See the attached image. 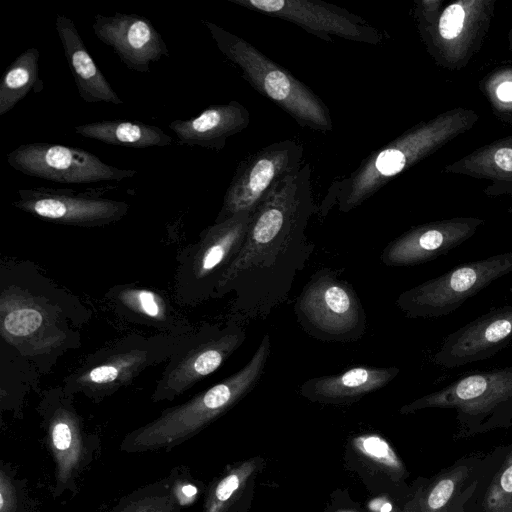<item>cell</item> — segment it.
Listing matches in <instances>:
<instances>
[{
  "label": "cell",
  "instance_id": "1",
  "mask_svg": "<svg viewBox=\"0 0 512 512\" xmlns=\"http://www.w3.org/2000/svg\"><path fill=\"white\" fill-rule=\"evenodd\" d=\"M314 211L311 168L304 162L252 212L242 249L215 291L213 299L233 294L232 318L264 320L287 301L315 248L306 234Z\"/></svg>",
  "mask_w": 512,
  "mask_h": 512
},
{
  "label": "cell",
  "instance_id": "2",
  "mask_svg": "<svg viewBox=\"0 0 512 512\" xmlns=\"http://www.w3.org/2000/svg\"><path fill=\"white\" fill-rule=\"evenodd\" d=\"M90 311L28 262H9L0 270L2 343L49 373L67 351L80 345L79 329Z\"/></svg>",
  "mask_w": 512,
  "mask_h": 512
},
{
  "label": "cell",
  "instance_id": "3",
  "mask_svg": "<svg viewBox=\"0 0 512 512\" xmlns=\"http://www.w3.org/2000/svg\"><path fill=\"white\" fill-rule=\"evenodd\" d=\"M271 353L265 333L250 360L237 372L186 402L163 410L152 421L128 432L120 451L143 453L171 450L216 420L251 392L260 381Z\"/></svg>",
  "mask_w": 512,
  "mask_h": 512
},
{
  "label": "cell",
  "instance_id": "4",
  "mask_svg": "<svg viewBox=\"0 0 512 512\" xmlns=\"http://www.w3.org/2000/svg\"><path fill=\"white\" fill-rule=\"evenodd\" d=\"M203 23L220 52L256 91L304 128L321 132L333 129L328 107L308 86L247 40L210 21Z\"/></svg>",
  "mask_w": 512,
  "mask_h": 512
},
{
  "label": "cell",
  "instance_id": "5",
  "mask_svg": "<svg viewBox=\"0 0 512 512\" xmlns=\"http://www.w3.org/2000/svg\"><path fill=\"white\" fill-rule=\"evenodd\" d=\"M183 337V336H182ZM182 337L127 335L92 354L64 379V392L100 402L131 384L146 369L166 362Z\"/></svg>",
  "mask_w": 512,
  "mask_h": 512
},
{
  "label": "cell",
  "instance_id": "6",
  "mask_svg": "<svg viewBox=\"0 0 512 512\" xmlns=\"http://www.w3.org/2000/svg\"><path fill=\"white\" fill-rule=\"evenodd\" d=\"M453 409L463 436L512 425V366L463 375L444 388L404 405L401 413Z\"/></svg>",
  "mask_w": 512,
  "mask_h": 512
},
{
  "label": "cell",
  "instance_id": "7",
  "mask_svg": "<svg viewBox=\"0 0 512 512\" xmlns=\"http://www.w3.org/2000/svg\"><path fill=\"white\" fill-rule=\"evenodd\" d=\"M252 212H241L215 222L185 248L178 257L174 295L185 306H196L214 298L225 272L244 244Z\"/></svg>",
  "mask_w": 512,
  "mask_h": 512
},
{
  "label": "cell",
  "instance_id": "8",
  "mask_svg": "<svg viewBox=\"0 0 512 512\" xmlns=\"http://www.w3.org/2000/svg\"><path fill=\"white\" fill-rule=\"evenodd\" d=\"M294 313L309 336L323 342H354L367 330L365 309L349 282L328 268L314 272L296 298Z\"/></svg>",
  "mask_w": 512,
  "mask_h": 512
},
{
  "label": "cell",
  "instance_id": "9",
  "mask_svg": "<svg viewBox=\"0 0 512 512\" xmlns=\"http://www.w3.org/2000/svg\"><path fill=\"white\" fill-rule=\"evenodd\" d=\"M243 324L204 323L178 342L151 395L153 403L173 401L220 368L245 342Z\"/></svg>",
  "mask_w": 512,
  "mask_h": 512
},
{
  "label": "cell",
  "instance_id": "10",
  "mask_svg": "<svg viewBox=\"0 0 512 512\" xmlns=\"http://www.w3.org/2000/svg\"><path fill=\"white\" fill-rule=\"evenodd\" d=\"M72 399L62 386L50 388L43 392L37 408L55 464L54 498L76 493L77 481L99 447L97 436L85 431Z\"/></svg>",
  "mask_w": 512,
  "mask_h": 512
},
{
  "label": "cell",
  "instance_id": "11",
  "mask_svg": "<svg viewBox=\"0 0 512 512\" xmlns=\"http://www.w3.org/2000/svg\"><path fill=\"white\" fill-rule=\"evenodd\" d=\"M512 272V251L467 262L403 291L397 307L408 318H439Z\"/></svg>",
  "mask_w": 512,
  "mask_h": 512
},
{
  "label": "cell",
  "instance_id": "12",
  "mask_svg": "<svg viewBox=\"0 0 512 512\" xmlns=\"http://www.w3.org/2000/svg\"><path fill=\"white\" fill-rule=\"evenodd\" d=\"M7 162L27 176L61 184L121 181L137 174L108 165L89 151L43 142L21 144L7 154Z\"/></svg>",
  "mask_w": 512,
  "mask_h": 512
},
{
  "label": "cell",
  "instance_id": "13",
  "mask_svg": "<svg viewBox=\"0 0 512 512\" xmlns=\"http://www.w3.org/2000/svg\"><path fill=\"white\" fill-rule=\"evenodd\" d=\"M303 146L294 140L271 143L242 160L226 190L215 222L253 212L271 189L301 166Z\"/></svg>",
  "mask_w": 512,
  "mask_h": 512
},
{
  "label": "cell",
  "instance_id": "14",
  "mask_svg": "<svg viewBox=\"0 0 512 512\" xmlns=\"http://www.w3.org/2000/svg\"><path fill=\"white\" fill-rule=\"evenodd\" d=\"M229 2L296 24L328 42L333 36L376 45L381 32L362 17L320 0H228Z\"/></svg>",
  "mask_w": 512,
  "mask_h": 512
},
{
  "label": "cell",
  "instance_id": "15",
  "mask_svg": "<svg viewBox=\"0 0 512 512\" xmlns=\"http://www.w3.org/2000/svg\"><path fill=\"white\" fill-rule=\"evenodd\" d=\"M13 205L38 218L79 227H100L126 216L129 204L69 189H19Z\"/></svg>",
  "mask_w": 512,
  "mask_h": 512
},
{
  "label": "cell",
  "instance_id": "16",
  "mask_svg": "<svg viewBox=\"0 0 512 512\" xmlns=\"http://www.w3.org/2000/svg\"><path fill=\"white\" fill-rule=\"evenodd\" d=\"M512 343V305L491 309L448 334L433 362L455 368L493 357Z\"/></svg>",
  "mask_w": 512,
  "mask_h": 512
},
{
  "label": "cell",
  "instance_id": "17",
  "mask_svg": "<svg viewBox=\"0 0 512 512\" xmlns=\"http://www.w3.org/2000/svg\"><path fill=\"white\" fill-rule=\"evenodd\" d=\"M92 29L97 38L109 46L130 70L149 73L150 65L170 52L153 23L138 14H96Z\"/></svg>",
  "mask_w": 512,
  "mask_h": 512
},
{
  "label": "cell",
  "instance_id": "18",
  "mask_svg": "<svg viewBox=\"0 0 512 512\" xmlns=\"http://www.w3.org/2000/svg\"><path fill=\"white\" fill-rule=\"evenodd\" d=\"M478 221L453 220L415 227L389 242L380 255L388 267H406L446 254L473 235Z\"/></svg>",
  "mask_w": 512,
  "mask_h": 512
},
{
  "label": "cell",
  "instance_id": "19",
  "mask_svg": "<svg viewBox=\"0 0 512 512\" xmlns=\"http://www.w3.org/2000/svg\"><path fill=\"white\" fill-rule=\"evenodd\" d=\"M105 299L118 317L159 334L182 337L194 328L163 292L153 288L118 284L106 292Z\"/></svg>",
  "mask_w": 512,
  "mask_h": 512
},
{
  "label": "cell",
  "instance_id": "20",
  "mask_svg": "<svg viewBox=\"0 0 512 512\" xmlns=\"http://www.w3.org/2000/svg\"><path fill=\"white\" fill-rule=\"evenodd\" d=\"M249 123L248 109L237 101H230L210 105L193 118L174 120L168 127L179 144L220 151L229 137L245 130Z\"/></svg>",
  "mask_w": 512,
  "mask_h": 512
},
{
  "label": "cell",
  "instance_id": "21",
  "mask_svg": "<svg viewBox=\"0 0 512 512\" xmlns=\"http://www.w3.org/2000/svg\"><path fill=\"white\" fill-rule=\"evenodd\" d=\"M399 372L396 366H355L338 374L309 378L302 383L300 393L321 403H351L385 387Z\"/></svg>",
  "mask_w": 512,
  "mask_h": 512
},
{
  "label": "cell",
  "instance_id": "22",
  "mask_svg": "<svg viewBox=\"0 0 512 512\" xmlns=\"http://www.w3.org/2000/svg\"><path fill=\"white\" fill-rule=\"evenodd\" d=\"M55 26L79 96L86 103L124 104L89 54L73 20L58 14Z\"/></svg>",
  "mask_w": 512,
  "mask_h": 512
},
{
  "label": "cell",
  "instance_id": "23",
  "mask_svg": "<svg viewBox=\"0 0 512 512\" xmlns=\"http://www.w3.org/2000/svg\"><path fill=\"white\" fill-rule=\"evenodd\" d=\"M480 464V462H479ZM462 512H512V444L481 462Z\"/></svg>",
  "mask_w": 512,
  "mask_h": 512
},
{
  "label": "cell",
  "instance_id": "24",
  "mask_svg": "<svg viewBox=\"0 0 512 512\" xmlns=\"http://www.w3.org/2000/svg\"><path fill=\"white\" fill-rule=\"evenodd\" d=\"M75 133L104 144L131 148L165 147L172 138L160 127L140 121L101 120L74 127Z\"/></svg>",
  "mask_w": 512,
  "mask_h": 512
},
{
  "label": "cell",
  "instance_id": "25",
  "mask_svg": "<svg viewBox=\"0 0 512 512\" xmlns=\"http://www.w3.org/2000/svg\"><path fill=\"white\" fill-rule=\"evenodd\" d=\"M39 59V50L31 47L7 67L0 82V116L12 110L30 91L38 93L43 90Z\"/></svg>",
  "mask_w": 512,
  "mask_h": 512
},
{
  "label": "cell",
  "instance_id": "26",
  "mask_svg": "<svg viewBox=\"0 0 512 512\" xmlns=\"http://www.w3.org/2000/svg\"><path fill=\"white\" fill-rule=\"evenodd\" d=\"M182 506L169 476L133 490L108 512H180Z\"/></svg>",
  "mask_w": 512,
  "mask_h": 512
},
{
  "label": "cell",
  "instance_id": "27",
  "mask_svg": "<svg viewBox=\"0 0 512 512\" xmlns=\"http://www.w3.org/2000/svg\"><path fill=\"white\" fill-rule=\"evenodd\" d=\"M256 467L244 462L217 480L208 490L202 512H228Z\"/></svg>",
  "mask_w": 512,
  "mask_h": 512
},
{
  "label": "cell",
  "instance_id": "28",
  "mask_svg": "<svg viewBox=\"0 0 512 512\" xmlns=\"http://www.w3.org/2000/svg\"><path fill=\"white\" fill-rule=\"evenodd\" d=\"M357 449L373 461L391 468L401 470L402 465L390 445L377 435H365L355 439Z\"/></svg>",
  "mask_w": 512,
  "mask_h": 512
},
{
  "label": "cell",
  "instance_id": "29",
  "mask_svg": "<svg viewBox=\"0 0 512 512\" xmlns=\"http://www.w3.org/2000/svg\"><path fill=\"white\" fill-rule=\"evenodd\" d=\"M464 16V10L460 5L448 6L439 20L440 35L445 39L455 38L463 27Z\"/></svg>",
  "mask_w": 512,
  "mask_h": 512
},
{
  "label": "cell",
  "instance_id": "30",
  "mask_svg": "<svg viewBox=\"0 0 512 512\" xmlns=\"http://www.w3.org/2000/svg\"><path fill=\"white\" fill-rule=\"evenodd\" d=\"M18 504L17 490L8 466L0 469V512H16Z\"/></svg>",
  "mask_w": 512,
  "mask_h": 512
},
{
  "label": "cell",
  "instance_id": "31",
  "mask_svg": "<svg viewBox=\"0 0 512 512\" xmlns=\"http://www.w3.org/2000/svg\"><path fill=\"white\" fill-rule=\"evenodd\" d=\"M494 158L499 168L505 171H512V149L501 148L496 151Z\"/></svg>",
  "mask_w": 512,
  "mask_h": 512
},
{
  "label": "cell",
  "instance_id": "32",
  "mask_svg": "<svg viewBox=\"0 0 512 512\" xmlns=\"http://www.w3.org/2000/svg\"><path fill=\"white\" fill-rule=\"evenodd\" d=\"M497 96L502 101H512V82H504L497 88Z\"/></svg>",
  "mask_w": 512,
  "mask_h": 512
},
{
  "label": "cell",
  "instance_id": "33",
  "mask_svg": "<svg viewBox=\"0 0 512 512\" xmlns=\"http://www.w3.org/2000/svg\"><path fill=\"white\" fill-rule=\"evenodd\" d=\"M391 510L392 505L389 502H385L384 504H382L380 512H391Z\"/></svg>",
  "mask_w": 512,
  "mask_h": 512
}]
</instances>
